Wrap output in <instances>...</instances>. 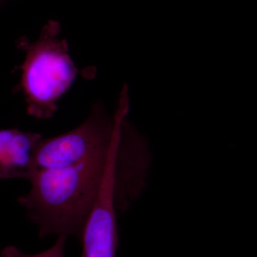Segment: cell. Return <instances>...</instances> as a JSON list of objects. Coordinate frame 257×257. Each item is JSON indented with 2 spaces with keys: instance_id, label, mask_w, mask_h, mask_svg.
Masks as SVG:
<instances>
[{
  "instance_id": "5b68a950",
  "label": "cell",
  "mask_w": 257,
  "mask_h": 257,
  "mask_svg": "<svg viewBox=\"0 0 257 257\" xmlns=\"http://www.w3.org/2000/svg\"><path fill=\"white\" fill-rule=\"evenodd\" d=\"M42 138L18 128L0 130V180L30 179L35 171V149Z\"/></svg>"
},
{
  "instance_id": "3957f363",
  "label": "cell",
  "mask_w": 257,
  "mask_h": 257,
  "mask_svg": "<svg viewBox=\"0 0 257 257\" xmlns=\"http://www.w3.org/2000/svg\"><path fill=\"white\" fill-rule=\"evenodd\" d=\"M119 119V108L111 117L101 103H96L77 127L58 136L42 138L35 149V170L69 167L105 153L114 141Z\"/></svg>"
},
{
  "instance_id": "277c9868",
  "label": "cell",
  "mask_w": 257,
  "mask_h": 257,
  "mask_svg": "<svg viewBox=\"0 0 257 257\" xmlns=\"http://www.w3.org/2000/svg\"><path fill=\"white\" fill-rule=\"evenodd\" d=\"M124 210L119 179L114 172H108L83 229L81 257H116L119 246L116 219Z\"/></svg>"
},
{
  "instance_id": "8992f818",
  "label": "cell",
  "mask_w": 257,
  "mask_h": 257,
  "mask_svg": "<svg viewBox=\"0 0 257 257\" xmlns=\"http://www.w3.org/2000/svg\"><path fill=\"white\" fill-rule=\"evenodd\" d=\"M67 236H59L55 244L41 253L36 254H27L20 251L14 246H8L3 250L2 257H65L64 256V247Z\"/></svg>"
},
{
  "instance_id": "52a82bcc",
  "label": "cell",
  "mask_w": 257,
  "mask_h": 257,
  "mask_svg": "<svg viewBox=\"0 0 257 257\" xmlns=\"http://www.w3.org/2000/svg\"><path fill=\"white\" fill-rule=\"evenodd\" d=\"M3 1H4V0H0V3H1Z\"/></svg>"
},
{
  "instance_id": "6da1fadb",
  "label": "cell",
  "mask_w": 257,
  "mask_h": 257,
  "mask_svg": "<svg viewBox=\"0 0 257 257\" xmlns=\"http://www.w3.org/2000/svg\"><path fill=\"white\" fill-rule=\"evenodd\" d=\"M117 131L110 148L99 156L61 168L36 170L29 179L30 192L18 199L39 236H74L81 240L83 229L102 188L117 145L124 120L121 109Z\"/></svg>"
},
{
  "instance_id": "7a4b0ae2",
  "label": "cell",
  "mask_w": 257,
  "mask_h": 257,
  "mask_svg": "<svg viewBox=\"0 0 257 257\" xmlns=\"http://www.w3.org/2000/svg\"><path fill=\"white\" fill-rule=\"evenodd\" d=\"M60 23L50 20L36 41L22 45L26 57L22 66L21 86L28 114L37 119L54 116L59 99L79 72L69 55V44L60 38Z\"/></svg>"
}]
</instances>
